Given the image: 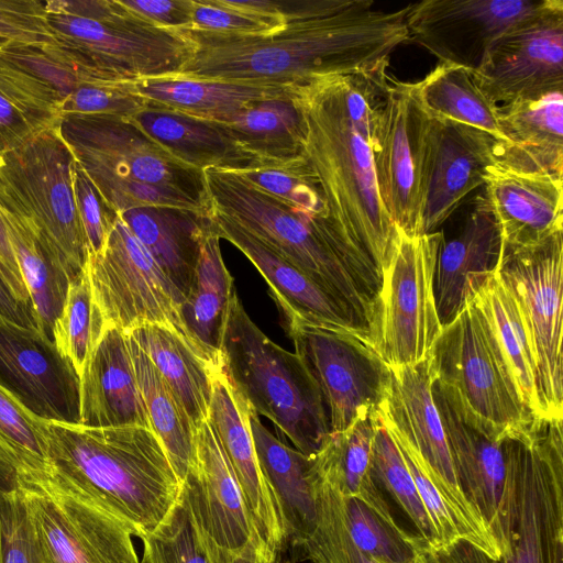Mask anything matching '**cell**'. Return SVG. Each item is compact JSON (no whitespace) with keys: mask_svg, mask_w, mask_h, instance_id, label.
I'll list each match as a JSON object with an SVG mask.
<instances>
[{"mask_svg":"<svg viewBox=\"0 0 563 563\" xmlns=\"http://www.w3.org/2000/svg\"><path fill=\"white\" fill-rule=\"evenodd\" d=\"M388 64L292 87L306 129L303 154L320 183L325 220L380 275L398 232L379 197L373 158Z\"/></svg>","mask_w":563,"mask_h":563,"instance_id":"1","label":"cell"},{"mask_svg":"<svg viewBox=\"0 0 563 563\" xmlns=\"http://www.w3.org/2000/svg\"><path fill=\"white\" fill-rule=\"evenodd\" d=\"M408 8L385 11L372 0H349L338 11L287 22L268 35L177 30L192 46L178 75L295 87L363 70L409 42Z\"/></svg>","mask_w":563,"mask_h":563,"instance_id":"2","label":"cell"},{"mask_svg":"<svg viewBox=\"0 0 563 563\" xmlns=\"http://www.w3.org/2000/svg\"><path fill=\"white\" fill-rule=\"evenodd\" d=\"M46 427L47 481L110 514L133 536L153 531L177 503L180 483L152 429L49 420Z\"/></svg>","mask_w":563,"mask_h":563,"instance_id":"3","label":"cell"},{"mask_svg":"<svg viewBox=\"0 0 563 563\" xmlns=\"http://www.w3.org/2000/svg\"><path fill=\"white\" fill-rule=\"evenodd\" d=\"M211 207L242 225L336 297L367 333L382 275L356 254L325 218L297 209L230 170H203Z\"/></svg>","mask_w":563,"mask_h":563,"instance_id":"4","label":"cell"},{"mask_svg":"<svg viewBox=\"0 0 563 563\" xmlns=\"http://www.w3.org/2000/svg\"><path fill=\"white\" fill-rule=\"evenodd\" d=\"M506 477L487 556L459 539L431 550L439 563H563L562 419L538 420L525 438L504 440Z\"/></svg>","mask_w":563,"mask_h":563,"instance_id":"5","label":"cell"},{"mask_svg":"<svg viewBox=\"0 0 563 563\" xmlns=\"http://www.w3.org/2000/svg\"><path fill=\"white\" fill-rule=\"evenodd\" d=\"M59 129L117 212L163 206L211 214L203 172L175 158L130 119L65 118Z\"/></svg>","mask_w":563,"mask_h":563,"instance_id":"6","label":"cell"},{"mask_svg":"<svg viewBox=\"0 0 563 563\" xmlns=\"http://www.w3.org/2000/svg\"><path fill=\"white\" fill-rule=\"evenodd\" d=\"M219 354L228 378L250 407L268 418L296 450L314 456L330 434L320 387L297 353L277 345L260 330L235 290Z\"/></svg>","mask_w":563,"mask_h":563,"instance_id":"7","label":"cell"},{"mask_svg":"<svg viewBox=\"0 0 563 563\" xmlns=\"http://www.w3.org/2000/svg\"><path fill=\"white\" fill-rule=\"evenodd\" d=\"M429 356L433 385L467 426L496 441L532 432L538 419L525 405L487 322L472 300L443 327Z\"/></svg>","mask_w":563,"mask_h":563,"instance_id":"8","label":"cell"},{"mask_svg":"<svg viewBox=\"0 0 563 563\" xmlns=\"http://www.w3.org/2000/svg\"><path fill=\"white\" fill-rule=\"evenodd\" d=\"M45 10L56 43L104 80L178 75L192 54L179 31L142 21L119 0H52Z\"/></svg>","mask_w":563,"mask_h":563,"instance_id":"9","label":"cell"},{"mask_svg":"<svg viewBox=\"0 0 563 563\" xmlns=\"http://www.w3.org/2000/svg\"><path fill=\"white\" fill-rule=\"evenodd\" d=\"M397 238L382 271L369 342L388 366L424 361L442 333L433 279L442 230L409 235L397 228Z\"/></svg>","mask_w":563,"mask_h":563,"instance_id":"10","label":"cell"},{"mask_svg":"<svg viewBox=\"0 0 563 563\" xmlns=\"http://www.w3.org/2000/svg\"><path fill=\"white\" fill-rule=\"evenodd\" d=\"M497 271L515 298L538 375L541 418H563V230L544 241L507 249Z\"/></svg>","mask_w":563,"mask_h":563,"instance_id":"11","label":"cell"},{"mask_svg":"<svg viewBox=\"0 0 563 563\" xmlns=\"http://www.w3.org/2000/svg\"><path fill=\"white\" fill-rule=\"evenodd\" d=\"M430 134L418 82L389 76L375 122L374 169L387 213L409 235L421 234Z\"/></svg>","mask_w":563,"mask_h":563,"instance_id":"12","label":"cell"},{"mask_svg":"<svg viewBox=\"0 0 563 563\" xmlns=\"http://www.w3.org/2000/svg\"><path fill=\"white\" fill-rule=\"evenodd\" d=\"M86 271L104 328L128 332L146 323L164 324L197 346L184 323L183 295L120 216L103 250L88 255Z\"/></svg>","mask_w":563,"mask_h":563,"instance_id":"13","label":"cell"},{"mask_svg":"<svg viewBox=\"0 0 563 563\" xmlns=\"http://www.w3.org/2000/svg\"><path fill=\"white\" fill-rule=\"evenodd\" d=\"M75 156L57 125L0 154V174L74 275L86 266L87 243L74 191Z\"/></svg>","mask_w":563,"mask_h":563,"instance_id":"14","label":"cell"},{"mask_svg":"<svg viewBox=\"0 0 563 563\" xmlns=\"http://www.w3.org/2000/svg\"><path fill=\"white\" fill-rule=\"evenodd\" d=\"M389 384L376 415L395 427L415 448L444 501L453 511L463 539L490 559L499 548L492 532L464 496L456 479L443 423L433 396L430 356L415 365L390 366Z\"/></svg>","mask_w":563,"mask_h":563,"instance_id":"15","label":"cell"},{"mask_svg":"<svg viewBox=\"0 0 563 563\" xmlns=\"http://www.w3.org/2000/svg\"><path fill=\"white\" fill-rule=\"evenodd\" d=\"M178 503L212 563H239L268 551L208 418L195 430L194 455Z\"/></svg>","mask_w":563,"mask_h":563,"instance_id":"16","label":"cell"},{"mask_svg":"<svg viewBox=\"0 0 563 563\" xmlns=\"http://www.w3.org/2000/svg\"><path fill=\"white\" fill-rule=\"evenodd\" d=\"M296 352L318 383L330 432L374 415L389 384V368L371 343L355 334L301 322L287 323Z\"/></svg>","mask_w":563,"mask_h":563,"instance_id":"17","label":"cell"},{"mask_svg":"<svg viewBox=\"0 0 563 563\" xmlns=\"http://www.w3.org/2000/svg\"><path fill=\"white\" fill-rule=\"evenodd\" d=\"M18 478L45 563H140L120 520L47 479Z\"/></svg>","mask_w":563,"mask_h":563,"instance_id":"18","label":"cell"},{"mask_svg":"<svg viewBox=\"0 0 563 563\" xmlns=\"http://www.w3.org/2000/svg\"><path fill=\"white\" fill-rule=\"evenodd\" d=\"M475 75L499 106L563 91V1L547 0L498 36Z\"/></svg>","mask_w":563,"mask_h":563,"instance_id":"19","label":"cell"},{"mask_svg":"<svg viewBox=\"0 0 563 563\" xmlns=\"http://www.w3.org/2000/svg\"><path fill=\"white\" fill-rule=\"evenodd\" d=\"M547 0H423L408 4L409 41L442 64L476 71L489 45Z\"/></svg>","mask_w":563,"mask_h":563,"instance_id":"20","label":"cell"},{"mask_svg":"<svg viewBox=\"0 0 563 563\" xmlns=\"http://www.w3.org/2000/svg\"><path fill=\"white\" fill-rule=\"evenodd\" d=\"M0 385L44 420L80 422V384L71 364L44 333L2 316Z\"/></svg>","mask_w":563,"mask_h":563,"instance_id":"21","label":"cell"},{"mask_svg":"<svg viewBox=\"0 0 563 563\" xmlns=\"http://www.w3.org/2000/svg\"><path fill=\"white\" fill-rule=\"evenodd\" d=\"M249 411V404L232 385L221 363L214 365L208 419L232 465L263 545L280 554L287 545L285 521L257 459Z\"/></svg>","mask_w":563,"mask_h":563,"instance_id":"22","label":"cell"},{"mask_svg":"<svg viewBox=\"0 0 563 563\" xmlns=\"http://www.w3.org/2000/svg\"><path fill=\"white\" fill-rule=\"evenodd\" d=\"M498 158L499 142L490 134L431 114L421 234L437 231L471 191L483 186Z\"/></svg>","mask_w":563,"mask_h":563,"instance_id":"23","label":"cell"},{"mask_svg":"<svg viewBox=\"0 0 563 563\" xmlns=\"http://www.w3.org/2000/svg\"><path fill=\"white\" fill-rule=\"evenodd\" d=\"M218 236L236 246L256 267L289 322L355 334L369 342L347 307L303 271L277 254L229 216L212 208Z\"/></svg>","mask_w":563,"mask_h":563,"instance_id":"24","label":"cell"},{"mask_svg":"<svg viewBox=\"0 0 563 563\" xmlns=\"http://www.w3.org/2000/svg\"><path fill=\"white\" fill-rule=\"evenodd\" d=\"M503 238L486 195L474 198L459 233L443 240L437 258L433 290L442 327L450 324L499 262Z\"/></svg>","mask_w":563,"mask_h":563,"instance_id":"25","label":"cell"},{"mask_svg":"<svg viewBox=\"0 0 563 563\" xmlns=\"http://www.w3.org/2000/svg\"><path fill=\"white\" fill-rule=\"evenodd\" d=\"M562 177L520 173L499 165L485 176L487 196L500 228L503 246L538 244L563 230Z\"/></svg>","mask_w":563,"mask_h":563,"instance_id":"26","label":"cell"},{"mask_svg":"<svg viewBox=\"0 0 563 563\" xmlns=\"http://www.w3.org/2000/svg\"><path fill=\"white\" fill-rule=\"evenodd\" d=\"M79 384V424L152 429L124 331L114 327L104 329Z\"/></svg>","mask_w":563,"mask_h":563,"instance_id":"27","label":"cell"},{"mask_svg":"<svg viewBox=\"0 0 563 563\" xmlns=\"http://www.w3.org/2000/svg\"><path fill=\"white\" fill-rule=\"evenodd\" d=\"M0 213L41 331L52 340L74 273L0 174Z\"/></svg>","mask_w":563,"mask_h":563,"instance_id":"28","label":"cell"},{"mask_svg":"<svg viewBox=\"0 0 563 563\" xmlns=\"http://www.w3.org/2000/svg\"><path fill=\"white\" fill-rule=\"evenodd\" d=\"M130 120L175 158L196 169L241 172L265 165L219 122L153 103Z\"/></svg>","mask_w":563,"mask_h":563,"instance_id":"29","label":"cell"},{"mask_svg":"<svg viewBox=\"0 0 563 563\" xmlns=\"http://www.w3.org/2000/svg\"><path fill=\"white\" fill-rule=\"evenodd\" d=\"M507 144L498 164L520 173L563 176V92L499 106Z\"/></svg>","mask_w":563,"mask_h":563,"instance_id":"30","label":"cell"},{"mask_svg":"<svg viewBox=\"0 0 563 563\" xmlns=\"http://www.w3.org/2000/svg\"><path fill=\"white\" fill-rule=\"evenodd\" d=\"M432 389L459 485L493 534L506 477L504 441L467 426L434 385Z\"/></svg>","mask_w":563,"mask_h":563,"instance_id":"31","label":"cell"},{"mask_svg":"<svg viewBox=\"0 0 563 563\" xmlns=\"http://www.w3.org/2000/svg\"><path fill=\"white\" fill-rule=\"evenodd\" d=\"M120 217L186 300L201 243L211 224L210 216L174 207L145 206L126 210Z\"/></svg>","mask_w":563,"mask_h":563,"instance_id":"32","label":"cell"},{"mask_svg":"<svg viewBox=\"0 0 563 563\" xmlns=\"http://www.w3.org/2000/svg\"><path fill=\"white\" fill-rule=\"evenodd\" d=\"M249 421L261 468L284 517L287 544L300 548L316 522L313 456L278 440L251 407Z\"/></svg>","mask_w":563,"mask_h":563,"instance_id":"33","label":"cell"},{"mask_svg":"<svg viewBox=\"0 0 563 563\" xmlns=\"http://www.w3.org/2000/svg\"><path fill=\"white\" fill-rule=\"evenodd\" d=\"M148 103L195 118L228 122L247 104L288 95L292 87L232 82L179 75L145 78L132 82Z\"/></svg>","mask_w":563,"mask_h":563,"instance_id":"34","label":"cell"},{"mask_svg":"<svg viewBox=\"0 0 563 563\" xmlns=\"http://www.w3.org/2000/svg\"><path fill=\"white\" fill-rule=\"evenodd\" d=\"M163 376L195 430L208 418L214 365L178 331L146 323L128 332Z\"/></svg>","mask_w":563,"mask_h":563,"instance_id":"35","label":"cell"},{"mask_svg":"<svg viewBox=\"0 0 563 563\" xmlns=\"http://www.w3.org/2000/svg\"><path fill=\"white\" fill-rule=\"evenodd\" d=\"M375 428L374 413L360 418L344 431L330 432L313 456V467L342 495L361 499L384 519L398 525L373 477Z\"/></svg>","mask_w":563,"mask_h":563,"instance_id":"36","label":"cell"},{"mask_svg":"<svg viewBox=\"0 0 563 563\" xmlns=\"http://www.w3.org/2000/svg\"><path fill=\"white\" fill-rule=\"evenodd\" d=\"M212 222L200 249L183 319L191 341L213 363H220V341L230 299L235 288L227 269Z\"/></svg>","mask_w":563,"mask_h":563,"instance_id":"37","label":"cell"},{"mask_svg":"<svg viewBox=\"0 0 563 563\" xmlns=\"http://www.w3.org/2000/svg\"><path fill=\"white\" fill-rule=\"evenodd\" d=\"M470 300L476 305L487 322L525 405L536 419H542L537 367L529 339L517 302L497 267L489 273Z\"/></svg>","mask_w":563,"mask_h":563,"instance_id":"38","label":"cell"},{"mask_svg":"<svg viewBox=\"0 0 563 563\" xmlns=\"http://www.w3.org/2000/svg\"><path fill=\"white\" fill-rule=\"evenodd\" d=\"M219 123L264 164L285 163L305 156V122L292 91L254 101L230 121Z\"/></svg>","mask_w":563,"mask_h":563,"instance_id":"39","label":"cell"},{"mask_svg":"<svg viewBox=\"0 0 563 563\" xmlns=\"http://www.w3.org/2000/svg\"><path fill=\"white\" fill-rule=\"evenodd\" d=\"M418 86L432 115L476 128L507 144L499 122V104L482 90L474 70L440 63Z\"/></svg>","mask_w":563,"mask_h":563,"instance_id":"40","label":"cell"},{"mask_svg":"<svg viewBox=\"0 0 563 563\" xmlns=\"http://www.w3.org/2000/svg\"><path fill=\"white\" fill-rule=\"evenodd\" d=\"M126 336L152 430L161 440L181 483L194 455L195 428L152 361L129 334Z\"/></svg>","mask_w":563,"mask_h":563,"instance_id":"41","label":"cell"},{"mask_svg":"<svg viewBox=\"0 0 563 563\" xmlns=\"http://www.w3.org/2000/svg\"><path fill=\"white\" fill-rule=\"evenodd\" d=\"M0 455L19 475L47 479L51 473L46 420L0 385Z\"/></svg>","mask_w":563,"mask_h":563,"instance_id":"42","label":"cell"},{"mask_svg":"<svg viewBox=\"0 0 563 563\" xmlns=\"http://www.w3.org/2000/svg\"><path fill=\"white\" fill-rule=\"evenodd\" d=\"M104 329L85 266L70 282L63 310L52 331L57 351L71 364L79 379Z\"/></svg>","mask_w":563,"mask_h":563,"instance_id":"43","label":"cell"},{"mask_svg":"<svg viewBox=\"0 0 563 563\" xmlns=\"http://www.w3.org/2000/svg\"><path fill=\"white\" fill-rule=\"evenodd\" d=\"M314 497L316 522L299 548L303 559L311 563H379L354 544L345 526L340 489L316 471Z\"/></svg>","mask_w":563,"mask_h":563,"instance_id":"44","label":"cell"},{"mask_svg":"<svg viewBox=\"0 0 563 563\" xmlns=\"http://www.w3.org/2000/svg\"><path fill=\"white\" fill-rule=\"evenodd\" d=\"M342 509L354 544L379 563H411L427 548L420 538L390 523L356 497L342 495Z\"/></svg>","mask_w":563,"mask_h":563,"instance_id":"45","label":"cell"},{"mask_svg":"<svg viewBox=\"0 0 563 563\" xmlns=\"http://www.w3.org/2000/svg\"><path fill=\"white\" fill-rule=\"evenodd\" d=\"M373 477L395 499L417 529L428 549L438 548V539L413 479L393 438L375 413Z\"/></svg>","mask_w":563,"mask_h":563,"instance_id":"46","label":"cell"},{"mask_svg":"<svg viewBox=\"0 0 563 563\" xmlns=\"http://www.w3.org/2000/svg\"><path fill=\"white\" fill-rule=\"evenodd\" d=\"M233 173L297 209L327 219L328 210L320 183L305 156Z\"/></svg>","mask_w":563,"mask_h":563,"instance_id":"47","label":"cell"},{"mask_svg":"<svg viewBox=\"0 0 563 563\" xmlns=\"http://www.w3.org/2000/svg\"><path fill=\"white\" fill-rule=\"evenodd\" d=\"M60 108L51 86L0 54V110L21 114L42 132L60 122Z\"/></svg>","mask_w":563,"mask_h":563,"instance_id":"48","label":"cell"},{"mask_svg":"<svg viewBox=\"0 0 563 563\" xmlns=\"http://www.w3.org/2000/svg\"><path fill=\"white\" fill-rule=\"evenodd\" d=\"M0 563H45L18 472L0 485Z\"/></svg>","mask_w":563,"mask_h":563,"instance_id":"49","label":"cell"},{"mask_svg":"<svg viewBox=\"0 0 563 563\" xmlns=\"http://www.w3.org/2000/svg\"><path fill=\"white\" fill-rule=\"evenodd\" d=\"M147 101L133 89L132 82L91 80L82 81L62 103L65 118L131 119L147 106Z\"/></svg>","mask_w":563,"mask_h":563,"instance_id":"50","label":"cell"},{"mask_svg":"<svg viewBox=\"0 0 563 563\" xmlns=\"http://www.w3.org/2000/svg\"><path fill=\"white\" fill-rule=\"evenodd\" d=\"M140 539V563H212L178 500L166 518Z\"/></svg>","mask_w":563,"mask_h":563,"instance_id":"51","label":"cell"},{"mask_svg":"<svg viewBox=\"0 0 563 563\" xmlns=\"http://www.w3.org/2000/svg\"><path fill=\"white\" fill-rule=\"evenodd\" d=\"M379 420L396 443L413 479L418 494L424 505L437 534V549L449 545L459 539H463L462 530L456 517L429 477L427 466L418 452L395 427L384 422L380 418Z\"/></svg>","mask_w":563,"mask_h":563,"instance_id":"52","label":"cell"},{"mask_svg":"<svg viewBox=\"0 0 563 563\" xmlns=\"http://www.w3.org/2000/svg\"><path fill=\"white\" fill-rule=\"evenodd\" d=\"M286 21L229 5L225 0H192L190 29L242 35H268L283 30Z\"/></svg>","mask_w":563,"mask_h":563,"instance_id":"53","label":"cell"},{"mask_svg":"<svg viewBox=\"0 0 563 563\" xmlns=\"http://www.w3.org/2000/svg\"><path fill=\"white\" fill-rule=\"evenodd\" d=\"M74 191L88 255L98 254L103 250L120 213L106 201L77 161L74 165Z\"/></svg>","mask_w":563,"mask_h":563,"instance_id":"54","label":"cell"},{"mask_svg":"<svg viewBox=\"0 0 563 563\" xmlns=\"http://www.w3.org/2000/svg\"><path fill=\"white\" fill-rule=\"evenodd\" d=\"M0 42L26 46L55 44L45 1L0 0Z\"/></svg>","mask_w":563,"mask_h":563,"instance_id":"55","label":"cell"},{"mask_svg":"<svg viewBox=\"0 0 563 563\" xmlns=\"http://www.w3.org/2000/svg\"><path fill=\"white\" fill-rule=\"evenodd\" d=\"M142 21L165 30L192 26V0H119Z\"/></svg>","mask_w":563,"mask_h":563,"instance_id":"56","label":"cell"},{"mask_svg":"<svg viewBox=\"0 0 563 563\" xmlns=\"http://www.w3.org/2000/svg\"><path fill=\"white\" fill-rule=\"evenodd\" d=\"M0 316L24 328L41 331L35 310L19 299L1 269Z\"/></svg>","mask_w":563,"mask_h":563,"instance_id":"57","label":"cell"},{"mask_svg":"<svg viewBox=\"0 0 563 563\" xmlns=\"http://www.w3.org/2000/svg\"><path fill=\"white\" fill-rule=\"evenodd\" d=\"M0 269L5 275L19 299L33 307L32 300L11 247L7 228L0 213ZM34 309V308H33Z\"/></svg>","mask_w":563,"mask_h":563,"instance_id":"58","label":"cell"},{"mask_svg":"<svg viewBox=\"0 0 563 563\" xmlns=\"http://www.w3.org/2000/svg\"><path fill=\"white\" fill-rule=\"evenodd\" d=\"M411 563H439V561L430 549L422 548Z\"/></svg>","mask_w":563,"mask_h":563,"instance_id":"59","label":"cell"},{"mask_svg":"<svg viewBox=\"0 0 563 563\" xmlns=\"http://www.w3.org/2000/svg\"><path fill=\"white\" fill-rule=\"evenodd\" d=\"M15 473V468L0 455V485Z\"/></svg>","mask_w":563,"mask_h":563,"instance_id":"60","label":"cell"},{"mask_svg":"<svg viewBox=\"0 0 563 563\" xmlns=\"http://www.w3.org/2000/svg\"><path fill=\"white\" fill-rule=\"evenodd\" d=\"M4 152V148H3V145L2 143L0 142V154Z\"/></svg>","mask_w":563,"mask_h":563,"instance_id":"61","label":"cell"}]
</instances>
